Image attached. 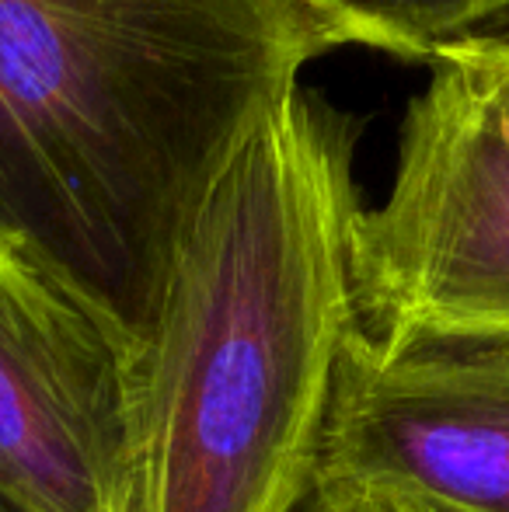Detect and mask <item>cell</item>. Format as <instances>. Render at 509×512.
Segmentation results:
<instances>
[{
  "label": "cell",
  "instance_id": "obj_1",
  "mask_svg": "<svg viewBox=\"0 0 509 512\" xmlns=\"http://www.w3.org/2000/svg\"><path fill=\"white\" fill-rule=\"evenodd\" d=\"M339 46L304 0H0V251L143 352L192 216Z\"/></svg>",
  "mask_w": 509,
  "mask_h": 512
},
{
  "label": "cell",
  "instance_id": "obj_5",
  "mask_svg": "<svg viewBox=\"0 0 509 512\" xmlns=\"http://www.w3.org/2000/svg\"><path fill=\"white\" fill-rule=\"evenodd\" d=\"M140 345L0 251V488L25 512H126Z\"/></svg>",
  "mask_w": 509,
  "mask_h": 512
},
{
  "label": "cell",
  "instance_id": "obj_9",
  "mask_svg": "<svg viewBox=\"0 0 509 512\" xmlns=\"http://www.w3.org/2000/svg\"><path fill=\"white\" fill-rule=\"evenodd\" d=\"M391 512H440V509H429V506H415V502H387Z\"/></svg>",
  "mask_w": 509,
  "mask_h": 512
},
{
  "label": "cell",
  "instance_id": "obj_4",
  "mask_svg": "<svg viewBox=\"0 0 509 512\" xmlns=\"http://www.w3.org/2000/svg\"><path fill=\"white\" fill-rule=\"evenodd\" d=\"M321 478L440 512H509V335H353Z\"/></svg>",
  "mask_w": 509,
  "mask_h": 512
},
{
  "label": "cell",
  "instance_id": "obj_6",
  "mask_svg": "<svg viewBox=\"0 0 509 512\" xmlns=\"http://www.w3.org/2000/svg\"><path fill=\"white\" fill-rule=\"evenodd\" d=\"M342 35L398 60L433 63L454 42L482 32L509 11V0H304Z\"/></svg>",
  "mask_w": 509,
  "mask_h": 512
},
{
  "label": "cell",
  "instance_id": "obj_3",
  "mask_svg": "<svg viewBox=\"0 0 509 512\" xmlns=\"http://www.w3.org/2000/svg\"><path fill=\"white\" fill-rule=\"evenodd\" d=\"M363 335H509V112L440 53L408 102L384 203L353 223Z\"/></svg>",
  "mask_w": 509,
  "mask_h": 512
},
{
  "label": "cell",
  "instance_id": "obj_10",
  "mask_svg": "<svg viewBox=\"0 0 509 512\" xmlns=\"http://www.w3.org/2000/svg\"><path fill=\"white\" fill-rule=\"evenodd\" d=\"M0 512H25V509H21L18 502H14L11 495L4 492V488H0Z\"/></svg>",
  "mask_w": 509,
  "mask_h": 512
},
{
  "label": "cell",
  "instance_id": "obj_2",
  "mask_svg": "<svg viewBox=\"0 0 509 512\" xmlns=\"http://www.w3.org/2000/svg\"><path fill=\"white\" fill-rule=\"evenodd\" d=\"M363 119L297 88L185 230L136 373L126 512H293L360 331Z\"/></svg>",
  "mask_w": 509,
  "mask_h": 512
},
{
  "label": "cell",
  "instance_id": "obj_7",
  "mask_svg": "<svg viewBox=\"0 0 509 512\" xmlns=\"http://www.w3.org/2000/svg\"><path fill=\"white\" fill-rule=\"evenodd\" d=\"M443 53L475 70V74L496 91L499 102H503L509 112V28H499V32H478V35H471V39L447 46Z\"/></svg>",
  "mask_w": 509,
  "mask_h": 512
},
{
  "label": "cell",
  "instance_id": "obj_8",
  "mask_svg": "<svg viewBox=\"0 0 509 512\" xmlns=\"http://www.w3.org/2000/svg\"><path fill=\"white\" fill-rule=\"evenodd\" d=\"M293 512H391L384 499L360 492V488H349L342 481L321 478L311 485V492L300 499V506Z\"/></svg>",
  "mask_w": 509,
  "mask_h": 512
}]
</instances>
